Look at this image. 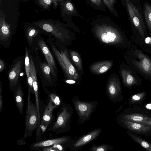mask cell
<instances>
[{"label":"cell","mask_w":151,"mask_h":151,"mask_svg":"<svg viewBox=\"0 0 151 151\" xmlns=\"http://www.w3.org/2000/svg\"><path fill=\"white\" fill-rule=\"evenodd\" d=\"M92 31L101 42L115 45L123 42L124 38L119 28L110 19L101 18L93 22Z\"/></svg>","instance_id":"1"},{"label":"cell","mask_w":151,"mask_h":151,"mask_svg":"<svg viewBox=\"0 0 151 151\" xmlns=\"http://www.w3.org/2000/svg\"><path fill=\"white\" fill-rule=\"evenodd\" d=\"M33 24L49 38L52 39L58 49L61 51L66 45L69 39L68 30L60 23L48 20L34 22Z\"/></svg>","instance_id":"2"},{"label":"cell","mask_w":151,"mask_h":151,"mask_svg":"<svg viewBox=\"0 0 151 151\" xmlns=\"http://www.w3.org/2000/svg\"><path fill=\"white\" fill-rule=\"evenodd\" d=\"M73 113L72 106L64 103L60 107L56 119L49 127L48 131L58 135L68 132L70 129L71 117Z\"/></svg>","instance_id":"3"},{"label":"cell","mask_w":151,"mask_h":151,"mask_svg":"<svg viewBox=\"0 0 151 151\" xmlns=\"http://www.w3.org/2000/svg\"><path fill=\"white\" fill-rule=\"evenodd\" d=\"M30 92L28 91L27 103L25 119V129L24 138L31 137L37 128L40 126L36 104H34L31 98Z\"/></svg>","instance_id":"4"},{"label":"cell","mask_w":151,"mask_h":151,"mask_svg":"<svg viewBox=\"0 0 151 151\" xmlns=\"http://www.w3.org/2000/svg\"><path fill=\"white\" fill-rule=\"evenodd\" d=\"M37 49L32 52L36 70L43 86L52 87L55 83L53 79L50 68L46 61H42Z\"/></svg>","instance_id":"5"},{"label":"cell","mask_w":151,"mask_h":151,"mask_svg":"<svg viewBox=\"0 0 151 151\" xmlns=\"http://www.w3.org/2000/svg\"><path fill=\"white\" fill-rule=\"evenodd\" d=\"M75 109L78 116V124H82L89 121L91 116L95 111L98 104L97 101H84L80 100L78 96L72 100Z\"/></svg>","instance_id":"6"},{"label":"cell","mask_w":151,"mask_h":151,"mask_svg":"<svg viewBox=\"0 0 151 151\" xmlns=\"http://www.w3.org/2000/svg\"><path fill=\"white\" fill-rule=\"evenodd\" d=\"M124 2L131 21L142 40L145 37L146 31L141 12L130 0H124Z\"/></svg>","instance_id":"7"},{"label":"cell","mask_w":151,"mask_h":151,"mask_svg":"<svg viewBox=\"0 0 151 151\" xmlns=\"http://www.w3.org/2000/svg\"><path fill=\"white\" fill-rule=\"evenodd\" d=\"M24 59L23 57L16 58L9 67L7 74L9 87L10 91H14L20 83L21 74L22 72Z\"/></svg>","instance_id":"8"},{"label":"cell","mask_w":151,"mask_h":151,"mask_svg":"<svg viewBox=\"0 0 151 151\" xmlns=\"http://www.w3.org/2000/svg\"><path fill=\"white\" fill-rule=\"evenodd\" d=\"M35 49L40 50L45 57L46 61L50 68L52 78L55 83L58 77V68L50 49L40 36L37 38L36 41L35 50Z\"/></svg>","instance_id":"9"},{"label":"cell","mask_w":151,"mask_h":151,"mask_svg":"<svg viewBox=\"0 0 151 151\" xmlns=\"http://www.w3.org/2000/svg\"><path fill=\"white\" fill-rule=\"evenodd\" d=\"M134 57L132 58V64L137 69L146 75L151 76V59L141 51L136 50L133 52Z\"/></svg>","instance_id":"10"},{"label":"cell","mask_w":151,"mask_h":151,"mask_svg":"<svg viewBox=\"0 0 151 151\" xmlns=\"http://www.w3.org/2000/svg\"><path fill=\"white\" fill-rule=\"evenodd\" d=\"M102 131L101 128H98L83 135L76 140L72 139L69 147L70 150L71 151L80 150L86 145L96 139Z\"/></svg>","instance_id":"11"},{"label":"cell","mask_w":151,"mask_h":151,"mask_svg":"<svg viewBox=\"0 0 151 151\" xmlns=\"http://www.w3.org/2000/svg\"><path fill=\"white\" fill-rule=\"evenodd\" d=\"M14 32L11 24L7 23L4 18H0V44L1 46L6 48L10 45Z\"/></svg>","instance_id":"12"},{"label":"cell","mask_w":151,"mask_h":151,"mask_svg":"<svg viewBox=\"0 0 151 151\" xmlns=\"http://www.w3.org/2000/svg\"><path fill=\"white\" fill-rule=\"evenodd\" d=\"M72 139L70 136H64L58 138L35 142L30 146L32 150H38L46 147L52 146L55 144H60L69 147Z\"/></svg>","instance_id":"13"},{"label":"cell","mask_w":151,"mask_h":151,"mask_svg":"<svg viewBox=\"0 0 151 151\" xmlns=\"http://www.w3.org/2000/svg\"><path fill=\"white\" fill-rule=\"evenodd\" d=\"M106 89L107 95L111 101H117L122 93L119 79L116 77H111L107 83Z\"/></svg>","instance_id":"14"},{"label":"cell","mask_w":151,"mask_h":151,"mask_svg":"<svg viewBox=\"0 0 151 151\" xmlns=\"http://www.w3.org/2000/svg\"><path fill=\"white\" fill-rule=\"evenodd\" d=\"M40 31L38 28L29 26L26 28L25 34L28 45L32 52L35 49L36 42L40 36Z\"/></svg>","instance_id":"15"},{"label":"cell","mask_w":151,"mask_h":151,"mask_svg":"<svg viewBox=\"0 0 151 151\" xmlns=\"http://www.w3.org/2000/svg\"><path fill=\"white\" fill-rule=\"evenodd\" d=\"M56 108L52 102L50 100L46 106L42 118L40 126L42 129H45L52 122L53 118L52 113L54 109Z\"/></svg>","instance_id":"16"},{"label":"cell","mask_w":151,"mask_h":151,"mask_svg":"<svg viewBox=\"0 0 151 151\" xmlns=\"http://www.w3.org/2000/svg\"><path fill=\"white\" fill-rule=\"evenodd\" d=\"M121 121L128 129L137 133L146 134L151 130V128L141 123L132 122L122 119Z\"/></svg>","instance_id":"17"},{"label":"cell","mask_w":151,"mask_h":151,"mask_svg":"<svg viewBox=\"0 0 151 151\" xmlns=\"http://www.w3.org/2000/svg\"><path fill=\"white\" fill-rule=\"evenodd\" d=\"M121 74L123 81L125 86L130 87L137 85L138 81L133 71L130 70L122 69Z\"/></svg>","instance_id":"18"},{"label":"cell","mask_w":151,"mask_h":151,"mask_svg":"<svg viewBox=\"0 0 151 151\" xmlns=\"http://www.w3.org/2000/svg\"><path fill=\"white\" fill-rule=\"evenodd\" d=\"M109 61H102L95 63L90 67L91 71L96 74H100L107 71L112 65Z\"/></svg>","instance_id":"19"},{"label":"cell","mask_w":151,"mask_h":151,"mask_svg":"<svg viewBox=\"0 0 151 151\" xmlns=\"http://www.w3.org/2000/svg\"><path fill=\"white\" fill-rule=\"evenodd\" d=\"M14 92V97L17 107L20 114H22L24 110V94L20 83L17 86Z\"/></svg>","instance_id":"20"},{"label":"cell","mask_w":151,"mask_h":151,"mask_svg":"<svg viewBox=\"0 0 151 151\" xmlns=\"http://www.w3.org/2000/svg\"><path fill=\"white\" fill-rule=\"evenodd\" d=\"M62 5L63 12L65 14L71 17H76L83 18L78 13L74 4L69 0L63 2Z\"/></svg>","instance_id":"21"},{"label":"cell","mask_w":151,"mask_h":151,"mask_svg":"<svg viewBox=\"0 0 151 151\" xmlns=\"http://www.w3.org/2000/svg\"><path fill=\"white\" fill-rule=\"evenodd\" d=\"M122 119L132 122L140 123L143 121L149 120L151 118L139 114H133L123 115Z\"/></svg>","instance_id":"22"},{"label":"cell","mask_w":151,"mask_h":151,"mask_svg":"<svg viewBox=\"0 0 151 151\" xmlns=\"http://www.w3.org/2000/svg\"><path fill=\"white\" fill-rule=\"evenodd\" d=\"M143 9L145 22L151 34V5L148 2H145L143 4Z\"/></svg>","instance_id":"23"},{"label":"cell","mask_w":151,"mask_h":151,"mask_svg":"<svg viewBox=\"0 0 151 151\" xmlns=\"http://www.w3.org/2000/svg\"><path fill=\"white\" fill-rule=\"evenodd\" d=\"M129 135L134 141L145 150L151 151V144L134 134L128 133Z\"/></svg>","instance_id":"24"},{"label":"cell","mask_w":151,"mask_h":151,"mask_svg":"<svg viewBox=\"0 0 151 151\" xmlns=\"http://www.w3.org/2000/svg\"><path fill=\"white\" fill-rule=\"evenodd\" d=\"M29 49L27 46L25 47V55L24 65L27 79L28 78L30 71V63L29 54Z\"/></svg>","instance_id":"25"},{"label":"cell","mask_w":151,"mask_h":151,"mask_svg":"<svg viewBox=\"0 0 151 151\" xmlns=\"http://www.w3.org/2000/svg\"><path fill=\"white\" fill-rule=\"evenodd\" d=\"M110 12L116 17L118 15L114 7L116 0H102Z\"/></svg>","instance_id":"26"},{"label":"cell","mask_w":151,"mask_h":151,"mask_svg":"<svg viewBox=\"0 0 151 151\" xmlns=\"http://www.w3.org/2000/svg\"><path fill=\"white\" fill-rule=\"evenodd\" d=\"M112 146L106 144H104L96 146L95 144L93 145L90 148V151H107L113 150Z\"/></svg>","instance_id":"27"},{"label":"cell","mask_w":151,"mask_h":151,"mask_svg":"<svg viewBox=\"0 0 151 151\" xmlns=\"http://www.w3.org/2000/svg\"><path fill=\"white\" fill-rule=\"evenodd\" d=\"M145 95V92H142L133 95L131 97L130 101L132 103H137L142 101Z\"/></svg>","instance_id":"28"},{"label":"cell","mask_w":151,"mask_h":151,"mask_svg":"<svg viewBox=\"0 0 151 151\" xmlns=\"http://www.w3.org/2000/svg\"><path fill=\"white\" fill-rule=\"evenodd\" d=\"M49 95L50 99V100L52 102L56 108L60 106L61 101L58 96L52 93H50Z\"/></svg>","instance_id":"29"},{"label":"cell","mask_w":151,"mask_h":151,"mask_svg":"<svg viewBox=\"0 0 151 151\" xmlns=\"http://www.w3.org/2000/svg\"><path fill=\"white\" fill-rule=\"evenodd\" d=\"M91 5L93 6V7L98 9L104 11L105 7L103 5L102 0H90Z\"/></svg>","instance_id":"30"},{"label":"cell","mask_w":151,"mask_h":151,"mask_svg":"<svg viewBox=\"0 0 151 151\" xmlns=\"http://www.w3.org/2000/svg\"><path fill=\"white\" fill-rule=\"evenodd\" d=\"M39 4L43 7L47 8L51 4L52 0H38Z\"/></svg>","instance_id":"31"},{"label":"cell","mask_w":151,"mask_h":151,"mask_svg":"<svg viewBox=\"0 0 151 151\" xmlns=\"http://www.w3.org/2000/svg\"><path fill=\"white\" fill-rule=\"evenodd\" d=\"M2 83L1 81L0 83V113L2 110L3 107V96L2 95Z\"/></svg>","instance_id":"32"},{"label":"cell","mask_w":151,"mask_h":151,"mask_svg":"<svg viewBox=\"0 0 151 151\" xmlns=\"http://www.w3.org/2000/svg\"><path fill=\"white\" fill-rule=\"evenodd\" d=\"M43 151H59V150L52 146L44 147L42 149Z\"/></svg>","instance_id":"33"},{"label":"cell","mask_w":151,"mask_h":151,"mask_svg":"<svg viewBox=\"0 0 151 151\" xmlns=\"http://www.w3.org/2000/svg\"><path fill=\"white\" fill-rule=\"evenodd\" d=\"M5 68L4 62L2 59H0V72L1 73L4 70Z\"/></svg>","instance_id":"34"},{"label":"cell","mask_w":151,"mask_h":151,"mask_svg":"<svg viewBox=\"0 0 151 151\" xmlns=\"http://www.w3.org/2000/svg\"><path fill=\"white\" fill-rule=\"evenodd\" d=\"M140 123L147 125L151 128V119L143 121L141 122Z\"/></svg>","instance_id":"35"},{"label":"cell","mask_w":151,"mask_h":151,"mask_svg":"<svg viewBox=\"0 0 151 151\" xmlns=\"http://www.w3.org/2000/svg\"><path fill=\"white\" fill-rule=\"evenodd\" d=\"M71 55L72 60L74 62L76 63H78L79 61L78 56L76 55H73L72 53H71Z\"/></svg>","instance_id":"36"},{"label":"cell","mask_w":151,"mask_h":151,"mask_svg":"<svg viewBox=\"0 0 151 151\" xmlns=\"http://www.w3.org/2000/svg\"><path fill=\"white\" fill-rule=\"evenodd\" d=\"M144 42L145 44L151 46V37H147L144 39Z\"/></svg>","instance_id":"37"},{"label":"cell","mask_w":151,"mask_h":151,"mask_svg":"<svg viewBox=\"0 0 151 151\" xmlns=\"http://www.w3.org/2000/svg\"><path fill=\"white\" fill-rule=\"evenodd\" d=\"M66 82L69 84H74L75 81L73 80L69 79L66 81Z\"/></svg>","instance_id":"38"},{"label":"cell","mask_w":151,"mask_h":151,"mask_svg":"<svg viewBox=\"0 0 151 151\" xmlns=\"http://www.w3.org/2000/svg\"><path fill=\"white\" fill-rule=\"evenodd\" d=\"M86 2L87 3H88V4H90V0H86Z\"/></svg>","instance_id":"39"},{"label":"cell","mask_w":151,"mask_h":151,"mask_svg":"<svg viewBox=\"0 0 151 151\" xmlns=\"http://www.w3.org/2000/svg\"><path fill=\"white\" fill-rule=\"evenodd\" d=\"M0 4H1V0H0Z\"/></svg>","instance_id":"40"},{"label":"cell","mask_w":151,"mask_h":151,"mask_svg":"<svg viewBox=\"0 0 151 151\" xmlns=\"http://www.w3.org/2000/svg\"><path fill=\"white\" fill-rule=\"evenodd\" d=\"M62 0H59V1H61Z\"/></svg>","instance_id":"41"},{"label":"cell","mask_w":151,"mask_h":151,"mask_svg":"<svg viewBox=\"0 0 151 151\" xmlns=\"http://www.w3.org/2000/svg\"><path fill=\"white\" fill-rule=\"evenodd\" d=\"M150 0L151 1V0Z\"/></svg>","instance_id":"42"}]
</instances>
